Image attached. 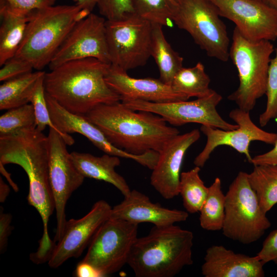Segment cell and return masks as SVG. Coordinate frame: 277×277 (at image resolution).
<instances>
[{"instance_id":"cell-2","label":"cell","mask_w":277,"mask_h":277,"mask_svg":"<svg viewBox=\"0 0 277 277\" xmlns=\"http://www.w3.org/2000/svg\"><path fill=\"white\" fill-rule=\"evenodd\" d=\"M114 146L134 154L160 152L179 130L161 116L135 111L121 101L101 104L85 115Z\"/></svg>"},{"instance_id":"cell-33","label":"cell","mask_w":277,"mask_h":277,"mask_svg":"<svg viewBox=\"0 0 277 277\" xmlns=\"http://www.w3.org/2000/svg\"><path fill=\"white\" fill-rule=\"evenodd\" d=\"M265 94L267 97L266 107L259 117L261 127H264L270 120L277 117V48L275 56L270 62Z\"/></svg>"},{"instance_id":"cell-6","label":"cell","mask_w":277,"mask_h":277,"mask_svg":"<svg viewBox=\"0 0 277 277\" xmlns=\"http://www.w3.org/2000/svg\"><path fill=\"white\" fill-rule=\"evenodd\" d=\"M229 57L236 67L238 89L228 96L239 108L250 112L256 101L266 94L268 69L274 47L271 41H251L234 28Z\"/></svg>"},{"instance_id":"cell-1","label":"cell","mask_w":277,"mask_h":277,"mask_svg":"<svg viewBox=\"0 0 277 277\" xmlns=\"http://www.w3.org/2000/svg\"><path fill=\"white\" fill-rule=\"evenodd\" d=\"M0 162L4 165H19L28 175L27 201L38 211L43 224V235L35 253L39 258L46 259L55 246L48 228L55 205L49 182L47 136L36 128L0 136Z\"/></svg>"},{"instance_id":"cell-25","label":"cell","mask_w":277,"mask_h":277,"mask_svg":"<svg viewBox=\"0 0 277 277\" xmlns=\"http://www.w3.org/2000/svg\"><path fill=\"white\" fill-rule=\"evenodd\" d=\"M45 73L32 71L4 82L0 86V109L9 110L30 102L38 81Z\"/></svg>"},{"instance_id":"cell-42","label":"cell","mask_w":277,"mask_h":277,"mask_svg":"<svg viewBox=\"0 0 277 277\" xmlns=\"http://www.w3.org/2000/svg\"><path fill=\"white\" fill-rule=\"evenodd\" d=\"M0 172L3 176L5 177L9 184L10 185L12 188L15 191L17 192L19 190L17 185L13 181L11 174L8 172L5 168L4 165L0 162Z\"/></svg>"},{"instance_id":"cell-30","label":"cell","mask_w":277,"mask_h":277,"mask_svg":"<svg viewBox=\"0 0 277 277\" xmlns=\"http://www.w3.org/2000/svg\"><path fill=\"white\" fill-rule=\"evenodd\" d=\"M177 0H132L135 13L152 24L168 26L172 21Z\"/></svg>"},{"instance_id":"cell-9","label":"cell","mask_w":277,"mask_h":277,"mask_svg":"<svg viewBox=\"0 0 277 277\" xmlns=\"http://www.w3.org/2000/svg\"><path fill=\"white\" fill-rule=\"evenodd\" d=\"M106 35L111 64L127 71L145 65L151 56L152 24L136 13L106 20Z\"/></svg>"},{"instance_id":"cell-43","label":"cell","mask_w":277,"mask_h":277,"mask_svg":"<svg viewBox=\"0 0 277 277\" xmlns=\"http://www.w3.org/2000/svg\"><path fill=\"white\" fill-rule=\"evenodd\" d=\"M10 189L0 176V202L4 203L10 193Z\"/></svg>"},{"instance_id":"cell-22","label":"cell","mask_w":277,"mask_h":277,"mask_svg":"<svg viewBox=\"0 0 277 277\" xmlns=\"http://www.w3.org/2000/svg\"><path fill=\"white\" fill-rule=\"evenodd\" d=\"M72 161L77 171L85 177L103 181L115 186L124 196L131 190L125 179L115 170L120 165V157L105 153L95 156L88 153H70Z\"/></svg>"},{"instance_id":"cell-28","label":"cell","mask_w":277,"mask_h":277,"mask_svg":"<svg viewBox=\"0 0 277 277\" xmlns=\"http://www.w3.org/2000/svg\"><path fill=\"white\" fill-rule=\"evenodd\" d=\"M225 195L222 189L221 181L216 177L208 187L206 200L200 210L201 227L208 231L222 230L225 218Z\"/></svg>"},{"instance_id":"cell-18","label":"cell","mask_w":277,"mask_h":277,"mask_svg":"<svg viewBox=\"0 0 277 277\" xmlns=\"http://www.w3.org/2000/svg\"><path fill=\"white\" fill-rule=\"evenodd\" d=\"M201 136L198 129L176 135L159 152V159L150 176V184L166 199L179 194L181 170L188 148Z\"/></svg>"},{"instance_id":"cell-19","label":"cell","mask_w":277,"mask_h":277,"mask_svg":"<svg viewBox=\"0 0 277 277\" xmlns=\"http://www.w3.org/2000/svg\"><path fill=\"white\" fill-rule=\"evenodd\" d=\"M107 84L120 96L121 101L142 100L154 103L187 101L189 98L173 89L160 79L136 78L127 71L110 64L105 75Z\"/></svg>"},{"instance_id":"cell-34","label":"cell","mask_w":277,"mask_h":277,"mask_svg":"<svg viewBox=\"0 0 277 277\" xmlns=\"http://www.w3.org/2000/svg\"><path fill=\"white\" fill-rule=\"evenodd\" d=\"M97 6L106 20H120L135 13L132 0H99Z\"/></svg>"},{"instance_id":"cell-21","label":"cell","mask_w":277,"mask_h":277,"mask_svg":"<svg viewBox=\"0 0 277 277\" xmlns=\"http://www.w3.org/2000/svg\"><path fill=\"white\" fill-rule=\"evenodd\" d=\"M201 270L205 277H263L264 264L255 255L235 253L222 245L206 252Z\"/></svg>"},{"instance_id":"cell-24","label":"cell","mask_w":277,"mask_h":277,"mask_svg":"<svg viewBox=\"0 0 277 277\" xmlns=\"http://www.w3.org/2000/svg\"><path fill=\"white\" fill-rule=\"evenodd\" d=\"M162 25L152 24V56L160 72V79L170 85L176 73L183 67V58L166 40Z\"/></svg>"},{"instance_id":"cell-4","label":"cell","mask_w":277,"mask_h":277,"mask_svg":"<svg viewBox=\"0 0 277 277\" xmlns=\"http://www.w3.org/2000/svg\"><path fill=\"white\" fill-rule=\"evenodd\" d=\"M193 233L172 225L137 238L127 264L137 277H172L193 264Z\"/></svg>"},{"instance_id":"cell-37","label":"cell","mask_w":277,"mask_h":277,"mask_svg":"<svg viewBox=\"0 0 277 277\" xmlns=\"http://www.w3.org/2000/svg\"><path fill=\"white\" fill-rule=\"evenodd\" d=\"M12 8L26 13L54 5L56 0H3Z\"/></svg>"},{"instance_id":"cell-32","label":"cell","mask_w":277,"mask_h":277,"mask_svg":"<svg viewBox=\"0 0 277 277\" xmlns=\"http://www.w3.org/2000/svg\"><path fill=\"white\" fill-rule=\"evenodd\" d=\"M36 127L35 116L32 104H27L7 110L0 117V136Z\"/></svg>"},{"instance_id":"cell-20","label":"cell","mask_w":277,"mask_h":277,"mask_svg":"<svg viewBox=\"0 0 277 277\" xmlns=\"http://www.w3.org/2000/svg\"><path fill=\"white\" fill-rule=\"evenodd\" d=\"M188 216L187 211L165 208L152 203L144 194L133 190L124 196L121 203L112 208L110 218L136 224L150 223L154 226L164 227L184 222Z\"/></svg>"},{"instance_id":"cell-3","label":"cell","mask_w":277,"mask_h":277,"mask_svg":"<svg viewBox=\"0 0 277 277\" xmlns=\"http://www.w3.org/2000/svg\"><path fill=\"white\" fill-rule=\"evenodd\" d=\"M110 65L94 58L66 62L45 73V92L67 110L82 115L101 104L120 102L105 81Z\"/></svg>"},{"instance_id":"cell-35","label":"cell","mask_w":277,"mask_h":277,"mask_svg":"<svg viewBox=\"0 0 277 277\" xmlns=\"http://www.w3.org/2000/svg\"><path fill=\"white\" fill-rule=\"evenodd\" d=\"M32 66L15 56L7 60L0 70V81L5 82L32 71Z\"/></svg>"},{"instance_id":"cell-10","label":"cell","mask_w":277,"mask_h":277,"mask_svg":"<svg viewBox=\"0 0 277 277\" xmlns=\"http://www.w3.org/2000/svg\"><path fill=\"white\" fill-rule=\"evenodd\" d=\"M137 229L138 224L109 218L94 235L82 262L91 265L102 276L118 271L127 264Z\"/></svg>"},{"instance_id":"cell-23","label":"cell","mask_w":277,"mask_h":277,"mask_svg":"<svg viewBox=\"0 0 277 277\" xmlns=\"http://www.w3.org/2000/svg\"><path fill=\"white\" fill-rule=\"evenodd\" d=\"M30 13L14 9L0 0L1 66L15 55L24 37Z\"/></svg>"},{"instance_id":"cell-16","label":"cell","mask_w":277,"mask_h":277,"mask_svg":"<svg viewBox=\"0 0 277 277\" xmlns=\"http://www.w3.org/2000/svg\"><path fill=\"white\" fill-rule=\"evenodd\" d=\"M111 210L106 201L100 200L84 216L67 221L48 261L49 267L57 268L69 259L80 256L99 228L110 217Z\"/></svg>"},{"instance_id":"cell-38","label":"cell","mask_w":277,"mask_h":277,"mask_svg":"<svg viewBox=\"0 0 277 277\" xmlns=\"http://www.w3.org/2000/svg\"><path fill=\"white\" fill-rule=\"evenodd\" d=\"M12 216L10 213L3 212L1 207L0 213V252L3 253L7 246L8 240L13 227L11 223Z\"/></svg>"},{"instance_id":"cell-39","label":"cell","mask_w":277,"mask_h":277,"mask_svg":"<svg viewBox=\"0 0 277 277\" xmlns=\"http://www.w3.org/2000/svg\"><path fill=\"white\" fill-rule=\"evenodd\" d=\"M251 164L254 165H270L277 166V140L273 148L269 151L252 157Z\"/></svg>"},{"instance_id":"cell-13","label":"cell","mask_w":277,"mask_h":277,"mask_svg":"<svg viewBox=\"0 0 277 277\" xmlns=\"http://www.w3.org/2000/svg\"><path fill=\"white\" fill-rule=\"evenodd\" d=\"M106 19L90 13L77 22L53 56L52 70L69 61L94 58L111 64L106 35Z\"/></svg>"},{"instance_id":"cell-44","label":"cell","mask_w":277,"mask_h":277,"mask_svg":"<svg viewBox=\"0 0 277 277\" xmlns=\"http://www.w3.org/2000/svg\"><path fill=\"white\" fill-rule=\"evenodd\" d=\"M270 6L277 9V0H263Z\"/></svg>"},{"instance_id":"cell-7","label":"cell","mask_w":277,"mask_h":277,"mask_svg":"<svg viewBox=\"0 0 277 277\" xmlns=\"http://www.w3.org/2000/svg\"><path fill=\"white\" fill-rule=\"evenodd\" d=\"M248 173L240 171L225 194L223 234L243 244L259 240L271 223L251 186Z\"/></svg>"},{"instance_id":"cell-31","label":"cell","mask_w":277,"mask_h":277,"mask_svg":"<svg viewBox=\"0 0 277 277\" xmlns=\"http://www.w3.org/2000/svg\"><path fill=\"white\" fill-rule=\"evenodd\" d=\"M45 75L38 81L30 102L33 106L36 120V128L43 132L46 126L55 130L63 138L67 145H72L74 143V140L69 134H66L60 131L52 122L48 109L45 90L44 86Z\"/></svg>"},{"instance_id":"cell-26","label":"cell","mask_w":277,"mask_h":277,"mask_svg":"<svg viewBox=\"0 0 277 277\" xmlns=\"http://www.w3.org/2000/svg\"><path fill=\"white\" fill-rule=\"evenodd\" d=\"M248 177L263 211L266 213L277 204V166L254 165Z\"/></svg>"},{"instance_id":"cell-5","label":"cell","mask_w":277,"mask_h":277,"mask_svg":"<svg viewBox=\"0 0 277 277\" xmlns=\"http://www.w3.org/2000/svg\"><path fill=\"white\" fill-rule=\"evenodd\" d=\"M90 13L77 5L52 6L32 11L15 56L40 71L49 65L66 36Z\"/></svg>"},{"instance_id":"cell-17","label":"cell","mask_w":277,"mask_h":277,"mask_svg":"<svg viewBox=\"0 0 277 277\" xmlns=\"http://www.w3.org/2000/svg\"><path fill=\"white\" fill-rule=\"evenodd\" d=\"M45 96L51 120L63 133H80L105 153L132 159L150 169L154 166L157 160L155 152L150 151L143 154L134 155L117 148L108 141L103 132L85 115L75 114L67 110L46 92Z\"/></svg>"},{"instance_id":"cell-40","label":"cell","mask_w":277,"mask_h":277,"mask_svg":"<svg viewBox=\"0 0 277 277\" xmlns=\"http://www.w3.org/2000/svg\"><path fill=\"white\" fill-rule=\"evenodd\" d=\"M75 276L77 277H101L100 273L89 264L80 262L75 270Z\"/></svg>"},{"instance_id":"cell-12","label":"cell","mask_w":277,"mask_h":277,"mask_svg":"<svg viewBox=\"0 0 277 277\" xmlns=\"http://www.w3.org/2000/svg\"><path fill=\"white\" fill-rule=\"evenodd\" d=\"M66 142L55 130L49 128L47 135L49 176L54 199L56 229L53 242L61 238L67 220L65 208L72 193L84 181L76 169L67 149Z\"/></svg>"},{"instance_id":"cell-36","label":"cell","mask_w":277,"mask_h":277,"mask_svg":"<svg viewBox=\"0 0 277 277\" xmlns=\"http://www.w3.org/2000/svg\"><path fill=\"white\" fill-rule=\"evenodd\" d=\"M256 256L264 264L269 262L277 264V229L267 236Z\"/></svg>"},{"instance_id":"cell-27","label":"cell","mask_w":277,"mask_h":277,"mask_svg":"<svg viewBox=\"0 0 277 277\" xmlns=\"http://www.w3.org/2000/svg\"><path fill=\"white\" fill-rule=\"evenodd\" d=\"M210 79L201 62L194 67H182L174 76L171 87L176 91L189 98H202L209 95L213 90L209 88Z\"/></svg>"},{"instance_id":"cell-41","label":"cell","mask_w":277,"mask_h":277,"mask_svg":"<svg viewBox=\"0 0 277 277\" xmlns=\"http://www.w3.org/2000/svg\"><path fill=\"white\" fill-rule=\"evenodd\" d=\"M76 4L81 7V8L90 13L97 5L99 0H74Z\"/></svg>"},{"instance_id":"cell-15","label":"cell","mask_w":277,"mask_h":277,"mask_svg":"<svg viewBox=\"0 0 277 277\" xmlns=\"http://www.w3.org/2000/svg\"><path fill=\"white\" fill-rule=\"evenodd\" d=\"M251 41L277 39V9L263 0H209Z\"/></svg>"},{"instance_id":"cell-8","label":"cell","mask_w":277,"mask_h":277,"mask_svg":"<svg viewBox=\"0 0 277 277\" xmlns=\"http://www.w3.org/2000/svg\"><path fill=\"white\" fill-rule=\"evenodd\" d=\"M209 0H177L172 21L187 31L207 55L223 62L229 57L230 40L225 24Z\"/></svg>"},{"instance_id":"cell-14","label":"cell","mask_w":277,"mask_h":277,"mask_svg":"<svg viewBox=\"0 0 277 277\" xmlns=\"http://www.w3.org/2000/svg\"><path fill=\"white\" fill-rule=\"evenodd\" d=\"M249 112L239 108L230 111L229 117L238 125L235 129L225 130L201 125L200 130L206 136L207 142L203 150L195 158L194 164L203 167L214 150L222 145L230 146L244 154L251 164L252 157L249 151L251 142L258 141L274 145L277 140V133L269 132L259 128L251 120Z\"/></svg>"},{"instance_id":"cell-29","label":"cell","mask_w":277,"mask_h":277,"mask_svg":"<svg viewBox=\"0 0 277 277\" xmlns=\"http://www.w3.org/2000/svg\"><path fill=\"white\" fill-rule=\"evenodd\" d=\"M200 167L195 166L190 170L181 173L179 194L184 208L189 213L200 211L208 192V187L200 176Z\"/></svg>"},{"instance_id":"cell-11","label":"cell","mask_w":277,"mask_h":277,"mask_svg":"<svg viewBox=\"0 0 277 277\" xmlns=\"http://www.w3.org/2000/svg\"><path fill=\"white\" fill-rule=\"evenodd\" d=\"M222 96L213 90L209 95L191 101H182L154 103L142 100L121 101L135 111H145L156 114L173 126L188 123H198L225 130L236 129L237 124L225 121L217 111Z\"/></svg>"}]
</instances>
